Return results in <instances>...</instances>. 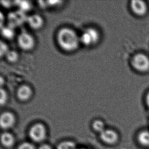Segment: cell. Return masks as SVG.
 I'll use <instances>...</instances> for the list:
<instances>
[{"instance_id":"cell-13","label":"cell","mask_w":149,"mask_h":149,"mask_svg":"<svg viewBox=\"0 0 149 149\" xmlns=\"http://www.w3.org/2000/svg\"><path fill=\"white\" fill-rule=\"evenodd\" d=\"M76 143L72 141H63L58 146V149H77Z\"/></svg>"},{"instance_id":"cell-20","label":"cell","mask_w":149,"mask_h":149,"mask_svg":"<svg viewBox=\"0 0 149 149\" xmlns=\"http://www.w3.org/2000/svg\"><path fill=\"white\" fill-rule=\"evenodd\" d=\"M5 18L3 13L0 11V28H2L3 26V24H4Z\"/></svg>"},{"instance_id":"cell-1","label":"cell","mask_w":149,"mask_h":149,"mask_svg":"<svg viewBox=\"0 0 149 149\" xmlns=\"http://www.w3.org/2000/svg\"><path fill=\"white\" fill-rule=\"evenodd\" d=\"M57 40L60 47L68 52L76 50L81 43L80 36L70 28L61 29L57 35Z\"/></svg>"},{"instance_id":"cell-19","label":"cell","mask_w":149,"mask_h":149,"mask_svg":"<svg viewBox=\"0 0 149 149\" xmlns=\"http://www.w3.org/2000/svg\"><path fill=\"white\" fill-rule=\"evenodd\" d=\"M18 149H35V147L32 143H25L20 146Z\"/></svg>"},{"instance_id":"cell-14","label":"cell","mask_w":149,"mask_h":149,"mask_svg":"<svg viewBox=\"0 0 149 149\" xmlns=\"http://www.w3.org/2000/svg\"><path fill=\"white\" fill-rule=\"evenodd\" d=\"M93 127L95 131L100 133H101L103 130H104L106 129L105 124L103 123V121L99 120H97L93 122Z\"/></svg>"},{"instance_id":"cell-3","label":"cell","mask_w":149,"mask_h":149,"mask_svg":"<svg viewBox=\"0 0 149 149\" xmlns=\"http://www.w3.org/2000/svg\"><path fill=\"white\" fill-rule=\"evenodd\" d=\"M131 64L136 70L145 72L149 70V58L143 54H137L133 56Z\"/></svg>"},{"instance_id":"cell-21","label":"cell","mask_w":149,"mask_h":149,"mask_svg":"<svg viewBox=\"0 0 149 149\" xmlns=\"http://www.w3.org/2000/svg\"><path fill=\"white\" fill-rule=\"evenodd\" d=\"M39 149H52L50 146L47 145H44L40 147Z\"/></svg>"},{"instance_id":"cell-4","label":"cell","mask_w":149,"mask_h":149,"mask_svg":"<svg viewBox=\"0 0 149 149\" xmlns=\"http://www.w3.org/2000/svg\"><path fill=\"white\" fill-rule=\"evenodd\" d=\"M46 129L44 126L41 124L34 125L30 131V136L33 141L40 142L46 137Z\"/></svg>"},{"instance_id":"cell-2","label":"cell","mask_w":149,"mask_h":149,"mask_svg":"<svg viewBox=\"0 0 149 149\" xmlns=\"http://www.w3.org/2000/svg\"><path fill=\"white\" fill-rule=\"evenodd\" d=\"M99 32L93 28L85 29L80 36L81 43L87 47L96 44L99 41Z\"/></svg>"},{"instance_id":"cell-11","label":"cell","mask_w":149,"mask_h":149,"mask_svg":"<svg viewBox=\"0 0 149 149\" xmlns=\"http://www.w3.org/2000/svg\"><path fill=\"white\" fill-rule=\"evenodd\" d=\"M1 141L4 146L10 147L14 143V138L11 133L5 132L1 136Z\"/></svg>"},{"instance_id":"cell-18","label":"cell","mask_w":149,"mask_h":149,"mask_svg":"<svg viewBox=\"0 0 149 149\" xmlns=\"http://www.w3.org/2000/svg\"><path fill=\"white\" fill-rule=\"evenodd\" d=\"M7 45L2 41L0 40V58L6 55L8 52Z\"/></svg>"},{"instance_id":"cell-16","label":"cell","mask_w":149,"mask_h":149,"mask_svg":"<svg viewBox=\"0 0 149 149\" xmlns=\"http://www.w3.org/2000/svg\"><path fill=\"white\" fill-rule=\"evenodd\" d=\"M2 34L5 37L10 38L12 37L14 35V31L10 27H6L2 29Z\"/></svg>"},{"instance_id":"cell-17","label":"cell","mask_w":149,"mask_h":149,"mask_svg":"<svg viewBox=\"0 0 149 149\" xmlns=\"http://www.w3.org/2000/svg\"><path fill=\"white\" fill-rule=\"evenodd\" d=\"M7 100V94L5 90L0 88V105H2L6 103Z\"/></svg>"},{"instance_id":"cell-7","label":"cell","mask_w":149,"mask_h":149,"mask_svg":"<svg viewBox=\"0 0 149 149\" xmlns=\"http://www.w3.org/2000/svg\"><path fill=\"white\" fill-rule=\"evenodd\" d=\"M132 11L138 16H143L147 13L148 7L145 2L140 0L132 1L130 4Z\"/></svg>"},{"instance_id":"cell-5","label":"cell","mask_w":149,"mask_h":149,"mask_svg":"<svg viewBox=\"0 0 149 149\" xmlns=\"http://www.w3.org/2000/svg\"><path fill=\"white\" fill-rule=\"evenodd\" d=\"M18 43L22 49L30 50L34 45V40L33 37L28 33L22 32L18 36Z\"/></svg>"},{"instance_id":"cell-9","label":"cell","mask_w":149,"mask_h":149,"mask_svg":"<svg viewBox=\"0 0 149 149\" xmlns=\"http://www.w3.org/2000/svg\"><path fill=\"white\" fill-rule=\"evenodd\" d=\"M32 95V90L30 87L24 85L20 88L18 92V98L22 101L28 100Z\"/></svg>"},{"instance_id":"cell-22","label":"cell","mask_w":149,"mask_h":149,"mask_svg":"<svg viewBox=\"0 0 149 149\" xmlns=\"http://www.w3.org/2000/svg\"><path fill=\"white\" fill-rule=\"evenodd\" d=\"M145 102L146 104L147 105L148 107L149 108V92L147 93L145 97Z\"/></svg>"},{"instance_id":"cell-8","label":"cell","mask_w":149,"mask_h":149,"mask_svg":"<svg viewBox=\"0 0 149 149\" xmlns=\"http://www.w3.org/2000/svg\"><path fill=\"white\" fill-rule=\"evenodd\" d=\"M15 118L12 113L5 112L0 116V126L4 129H10L14 125Z\"/></svg>"},{"instance_id":"cell-12","label":"cell","mask_w":149,"mask_h":149,"mask_svg":"<svg viewBox=\"0 0 149 149\" xmlns=\"http://www.w3.org/2000/svg\"><path fill=\"white\" fill-rule=\"evenodd\" d=\"M138 139L142 145L149 146V131L144 130L141 132L138 136Z\"/></svg>"},{"instance_id":"cell-6","label":"cell","mask_w":149,"mask_h":149,"mask_svg":"<svg viewBox=\"0 0 149 149\" xmlns=\"http://www.w3.org/2000/svg\"><path fill=\"white\" fill-rule=\"evenodd\" d=\"M100 134L102 141L108 144L115 143L119 139L118 134L112 129L106 128Z\"/></svg>"},{"instance_id":"cell-23","label":"cell","mask_w":149,"mask_h":149,"mask_svg":"<svg viewBox=\"0 0 149 149\" xmlns=\"http://www.w3.org/2000/svg\"><path fill=\"white\" fill-rule=\"evenodd\" d=\"M4 79L2 77H0V88H1L2 86H3L4 84Z\"/></svg>"},{"instance_id":"cell-15","label":"cell","mask_w":149,"mask_h":149,"mask_svg":"<svg viewBox=\"0 0 149 149\" xmlns=\"http://www.w3.org/2000/svg\"><path fill=\"white\" fill-rule=\"evenodd\" d=\"M6 57L8 60L11 62H13L17 60L18 58V54L17 52L13 50H8V52L6 54Z\"/></svg>"},{"instance_id":"cell-10","label":"cell","mask_w":149,"mask_h":149,"mask_svg":"<svg viewBox=\"0 0 149 149\" xmlns=\"http://www.w3.org/2000/svg\"><path fill=\"white\" fill-rule=\"evenodd\" d=\"M27 22L31 27L34 29H38L41 27L43 24V19L38 15H33L27 18Z\"/></svg>"},{"instance_id":"cell-24","label":"cell","mask_w":149,"mask_h":149,"mask_svg":"<svg viewBox=\"0 0 149 149\" xmlns=\"http://www.w3.org/2000/svg\"><path fill=\"white\" fill-rule=\"evenodd\" d=\"M77 149H89L86 148H77Z\"/></svg>"}]
</instances>
